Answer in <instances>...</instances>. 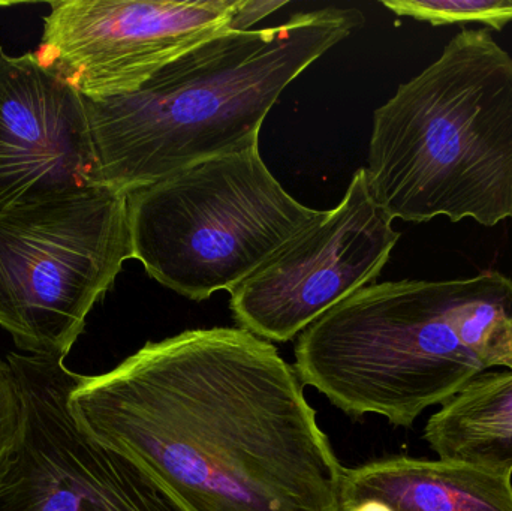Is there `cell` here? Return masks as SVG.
I'll return each instance as SVG.
<instances>
[{
    "label": "cell",
    "mask_w": 512,
    "mask_h": 511,
    "mask_svg": "<svg viewBox=\"0 0 512 511\" xmlns=\"http://www.w3.org/2000/svg\"><path fill=\"white\" fill-rule=\"evenodd\" d=\"M340 511H512V473L393 456L345 470Z\"/></svg>",
    "instance_id": "obj_11"
},
{
    "label": "cell",
    "mask_w": 512,
    "mask_h": 511,
    "mask_svg": "<svg viewBox=\"0 0 512 511\" xmlns=\"http://www.w3.org/2000/svg\"><path fill=\"white\" fill-rule=\"evenodd\" d=\"M363 23L358 9L300 12L277 26L209 39L128 95L83 96L102 186L128 195L189 165L258 146L285 87Z\"/></svg>",
    "instance_id": "obj_3"
},
{
    "label": "cell",
    "mask_w": 512,
    "mask_h": 511,
    "mask_svg": "<svg viewBox=\"0 0 512 511\" xmlns=\"http://www.w3.org/2000/svg\"><path fill=\"white\" fill-rule=\"evenodd\" d=\"M382 5L435 27L478 23L502 30L512 21V0H384Z\"/></svg>",
    "instance_id": "obj_13"
},
{
    "label": "cell",
    "mask_w": 512,
    "mask_h": 511,
    "mask_svg": "<svg viewBox=\"0 0 512 511\" xmlns=\"http://www.w3.org/2000/svg\"><path fill=\"white\" fill-rule=\"evenodd\" d=\"M69 405L179 511H340L346 468L297 371L242 327L147 342Z\"/></svg>",
    "instance_id": "obj_1"
},
{
    "label": "cell",
    "mask_w": 512,
    "mask_h": 511,
    "mask_svg": "<svg viewBox=\"0 0 512 511\" xmlns=\"http://www.w3.org/2000/svg\"><path fill=\"white\" fill-rule=\"evenodd\" d=\"M274 0H57L33 57L89 99L128 95L216 36L251 30Z\"/></svg>",
    "instance_id": "obj_7"
},
{
    "label": "cell",
    "mask_w": 512,
    "mask_h": 511,
    "mask_svg": "<svg viewBox=\"0 0 512 511\" xmlns=\"http://www.w3.org/2000/svg\"><path fill=\"white\" fill-rule=\"evenodd\" d=\"M370 194L393 219H512V56L462 29L373 114Z\"/></svg>",
    "instance_id": "obj_4"
},
{
    "label": "cell",
    "mask_w": 512,
    "mask_h": 511,
    "mask_svg": "<svg viewBox=\"0 0 512 511\" xmlns=\"http://www.w3.org/2000/svg\"><path fill=\"white\" fill-rule=\"evenodd\" d=\"M370 194L366 168L333 210L292 237L231 291L242 329L288 342L381 275L402 234Z\"/></svg>",
    "instance_id": "obj_9"
},
{
    "label": "cell",
    "mask_w": 512,
    "mask_h": 511,
    "mask_svg": "<svg viewBox=\"0 0 512 511\" xmlns=\"http://www.w3.org/2000/svg\"><path fill=\"white\" fill-rule=\"evenodd\" d=\"M3 56H5V51H3V48L0 47V59H2Z\"/></svg>",
    "instance_id": "obj_15"
},
{
    "label": "cell",
    "mask_w": 512,
    "mask_h": 511,
    "mask_svg": "<svg viewBox=\"0 0 512 511\" xmlns=\"http://www.w3.org/2000/svg\"><path fill=\"white\" fill-rule=\"evenodd\" d=\"M492 368L512 372V279L364 287L298 336L301 383L352 417L409 428Z\"/></svg>",
    "instance_id": "obj_2"
},
{
    "label": "cell",
    "mask_w": 512,
    "mask_h": 511,
    "mask_svg": "<svg viewBox=\"0 0 512 511\" xmlns=\"http://www.w3.org/2000/svg\"><path fill=\"white\" fill-rule=\"evenodd\" d=\"M438 458L512 473V372L481 375L424 428Z\"/></svg>",
    "instance_id": "obj_12"
},
{
    "label": "cell",
    "mask_w": 512,
    "mask_h": 511,
    "mask_svg": "<svg viewBox=\"0 0 512 511\" xmlns=\"http://www.w3.org/2000/svg\"><path fill=\"white\" fill-rule=\"evenodd\" d=\"M104 188L83 96L32 51L0 59V213Z\"/></svg>",
    "instance_id": "obj_10"
},
{
    "label": "cell",
    "mask_w": 512,
    "mask_h": 511,
    "mask_svg": "<svg viewBox=\"0 0 512 511\" xmlns=\"http://www.w3.org/2000/svg\"><path fill=\"white\" fill-rule=\"evenodd\" d=\"M131 258L122 192L0 213V327L23 353L65 359Z\"/></svg>",
    "instance_id": "obj_6"
},
{
    "label": "cell",
    "mask_w": 512,
    "mask_h": 511,
    "mask_svg": "<svg viewBox=\"0 0 512 511\" xmlns=\"http://www.w3.org/2000/svg\"><path fill=\"white\" fill-rule=\"evenodd\" d=\"M21 399L0 470V511H179L131 461L90 437L69 399L83 375L65 359L11 353Z\"/></svg>",
    "instance_id": "obj_8"
},
{
    "label": "cell",
    "mask_w": 512,
    "mask_h": 511,
    "mask_svg": "<svg viewBox=\"0 0 512 511\" xmlns=\"http://www.w3.org/2000/svg\"><path fill=\"white\" fill-rule=\"evenodd\" d=\"M321 216L282 188L259 146L128 194L132 258L159 284L197 302L231 293Z\"/></svg>",
    "instance_id": "obj_5"
},
{
    "label": "cell",
    "mask_w": 512,
    "mask_h": 511,
    "mask_svg": "<svg viewBox=\"0 0 512 511\" xmlns=\"http://www.w3.org/2000/svg\"><path fill=\"white\" fill-rule=\"evenodd\" d=\"M21 423V399L14 372L0 360V470L17 440Z\"/></svg>",
    "instance_id": "obj_14"
}]
</instances>
